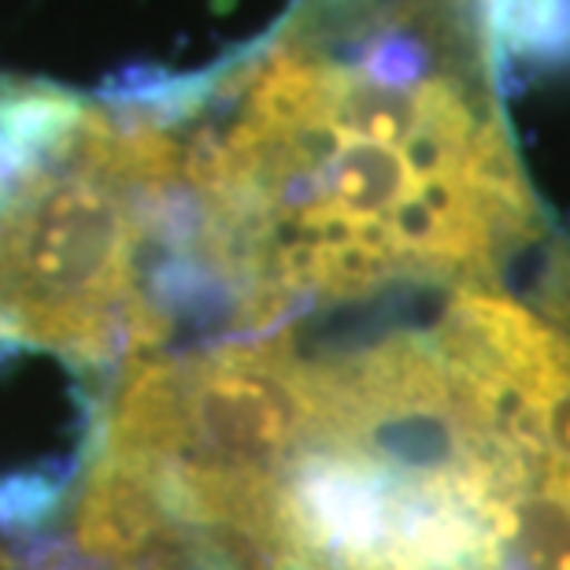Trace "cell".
Here are the masks:
<instances>
[{
	"instance_id": "cell-1",
	"label": "cell",
	"mask_w": 570,
	"mask_h": 570,
	"mask_svg": "<svg viewBox=\"0 0 570 570\" xmlns=\"http://www.w3.org/2000/svg\"><path fill=\"white\" fill-rule=\"evenodd\" d=\"M489 60L500 67H567L570 0H482Z\"/></svg>"
},
{
	"instance_id": "cell-2",
	"label": "cell",
	"mask_w": 570,
	"mask_h": 570,
	"mask_svg": "<svg viewBox=\"0 0 570 570\" xmlns=\"http://www.w3.org/2000/svg\"><path fill=\"white\" fill-rule=\"evenodd\" d=\"M19 549H22L19 541H11L0 533V570H27V552H19ZM33 570H41V560Z\"/></svg>"
}]
</instances>
